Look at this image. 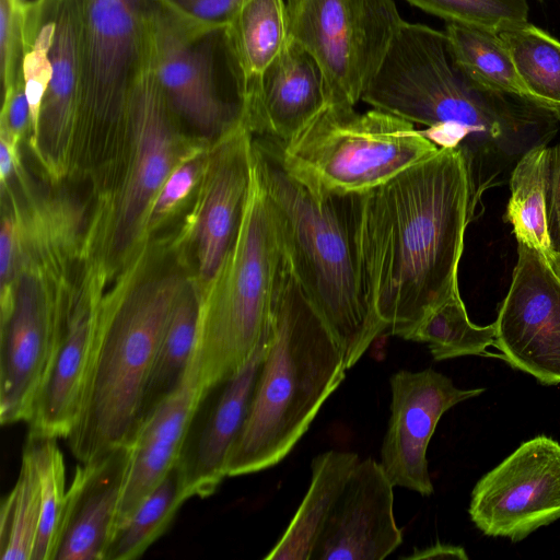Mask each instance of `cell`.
I'll return each instance as SVG.
<instances>
[{
	"instance_id": "6",
	"label": "cell",
	"mask_w": 560,
	"mask_h": 560,
	"mask_svg": "<svg viewBox=\"0 0 560 560\" xmlns=\"http://www.w3.org/2000/svg\"><path fill=\"white\" fill-rule=\"evenodd\" d=\"M285 258L277 218L257 174L235 241L207 291L199 314L192 360L206 392L250 360L270 327Z\"/></svg>"
},
{
	"instance_id": "22",
	"label": "cell",
	"mask_w": 560,
	"mask_h": 560,
	"mask_svg": "<svg viewBox=\"0 0 560 560\" xmlns=\"http://www.w3.org/2000/svg\"><path fill=\"white\" fill-rule=\"evenodd\" d=\"M329 103L319 66L302 47L288 40L250 92L248 127L253 135L283 143Z\"/></svg>"
},
{
	"instance_id": "42",
	"label": "cell",
	"mask_w": 560,
	"mask_h": 560,
	"mask_svg": "<svg viewBox=\"0 0 560 560\" xmlns=\"http://www.w3.org/2000/svg\"><path fill=\"white\" fill-rule=\"evenodd\" d=\"M0 179L2 186H4L7 179L11 176L18 163V142H15L10 136L5 133L0 132Z\"/></svg>"
},
{
	"instance_id": "37",
	"label": "cell",
	"mask_w": 560,
	"mask_h": 560,
	"mask_svg": "<svg viewBox=\"0 0 560 560\" xmlns=\"http://www.w3.org/2000/svg\"><path fill=\"white\" fill-rule=\"evenodd\" d=\"M201 152L202 150L194 148L170 174L151 206L147 221V234L189 195L196 182L201 177L206 164Z\"/></svg>"
},
{
	"instance_id": "13",
	"label": "cell",
	"mask_w": 560,
	"mask_h": 560,
	"mask_svg": "<svg viewBox=\"0 0 560 560\" xmlns=\"http://www.w3.org/2000/svg\"><path fill=\"white\" fill-rule=\"evenodd\" d=\"M494 346L513 369L560 383V276L538 250L517 243L511 284L494 322Z\"/></svg>"
},
{
	"instance_id": "40",
	"label": "cell",
	"mask_w": 560,
	"mask_h": 560,
	"mask_svg": "<svg viewBox=\"0 0 560 560\" xmlns=\"http://www.w3.org/2000/svg\"><path fill=\"white\" fill-rule=\"evenodd\" d=\"M547 220L553 260L560 259V141L550 147Z\"/></svg>"
},
{
	"instance_id": "39",
	"label": "cell",
	"mask_w": 560,
	"mask_h": 560,
	"mask_svg": "<svg viewBox=\"0 0 560 560\" xmlns=\"http://www.w3.org/2000/svg\"><path fill=\"white\" fill-rule=\"evenodd\" d=\"M31 127V110L25 94L22 74L19 75L13 89L3 95L1 112V132L5 133L18 142Z\"/></svg>"
},
{
	"instance_id": "17",
	"label": "cell",
	"mask_w": 560,
	"mask_h": 560,
	"mask_svg": "<svg viewBox=\"0 0 560 560\" xmlns=\"http://www.w3.org/2000/svg\"><path fill=\"white\" fill-rule=\"evenodd\" d=\"M393 483L374 458L359 460L339 494L311 560H383L402 542Z\"/></svg>"
},
{
	"instance_id": "35",
	"label": "cell",
	"mask_w": 560,
	"mask_h": 560,
	"mask_svg": "<svg viewBox=\"0 0 560 560\" xmlns=\"http://www.w3.org/2000/svg\"><path fill=\"white\" fill-rule=\"evenodd\" d=\"M31 2L0 0V74L3 95L19 75L24 51L31 39Z\"/></svg>"
},
{
	"instance_id": "4",
	"label": "cell",
	"mask_w": 560,
	"mask_h": 560,
	"mask_svg": "<svg viewBox=\"0 0 560 560\" xmlns=\"http://www.w3.org/2000/svg\"><path fill=\"white\" fill-rule=\"evenodd\" d=\"M346 370L340 347L285 261L269 345L229 456L228 477L255 474L285 458L345 380Z\"/></svg>"
},
{
	"instance_id": "34",
	"label": "cell",
	"mask_w": 560,
	"mask_h": 560,
	"mask_svg": "<svg viewBox=\"0 0 560 560\" xmlns=\"http://www.w3.org/2000/svg\"><path fill=\"white\" fill-rule=\"evenodd\" d=\"M445 22L481 27L495 33L528 22L526 0H406Z\"/></svg>"
},
{
	"instance_id": "23",
	"label": "cell",
	"mask_w": 560,
	"mask_h": 560,
	"mask_svg": "<svg viewBox=\"0 0 560 560\" xmlns=\"http://www.w3.org/2000/svg\"><path fill=\"white\" fill-rule=\"evenodd\" d=\"M52 9L56 23L50 49L52 74L32 144L46 168L60 175L71 162L78 122L81 1L52 0Z\"/></svg>"
},
{
	"instance_id": "15",
	"label": "cell",
	"mask_w": 560,
	"mask_h": 560,
	"mask_svg": "<svg viewBox=\"0 0 560 560\" xmlns=\"http://www.w3.org/2000/svg\"><path fill=\"white\" fill-rule=\"evenodd\" d=\"M390 416L381 447V466L394 487L423 497L433 493L427 450L441 417L483 388L463 389L446 375L425 369L389 377Z\"/></svg>"
},
{
	"instance_id": "32",
	"label": "cell",
	"mask_w": 560,
	"mask_h": 560,
	"mask_svg": "<svg viewBox=\"0 0 560 560\" xmlns=\"http://www.w3.org/2000/svg\"><path fill=\"white\" fill-rule=\"evenodd\" d=\"M40 521V488L30 451L24 446L20 472L0 511V559L32 560Z\"/></svg>"
},
{
	"instance_id": "18",
	"label": "cell",
	"mask_w": 560,
	"mask_h": 560,
	"mask_svg": "<svg viewBox=\"0 0 560 560\" xmlns=\"http://www.w3.org/2000/svg\"><path fill=\"white\" fill-rule=\"evenodd\" d=\"M269 339L270 327L244 368L212 388L200 405L177 463L189 499L213 494L228 477L229 456L246 420Z\"/></svg>"
},
{
	"instance_id": "3",
	"label": "cell",
	"mask_w": 560,
	"mask_h": 560,
	"mask_svg": "<svg viewBox=\"0 0 560 560\" xmlns=\"http://www.w3.org/2000/svg\"><path fill=\"white\" fill-rule=\"evenodd\" d=\"M285 261L340 347L347 370L384 335L368 302L360 253L365 194H315L283 166L275 141H253Z\"/></svg>"
},
{
	"instance_id": "5",
	"label": "cell",
	"mask_w": 560,
	"mask_h": 560,
	"mask_svg": "<svg viewBox=\"0 0 560 560\" xmlns=\"http://www.w3.org/2000/svg\"><path fill=\"white\" fill-rule=\"evenodd\" d=\"M191 280L165 271L101 300L82 406L67 438L80 463L129 444L162 337Z\"/></svg>"
},
{
	"instance_id": "7",
	"label": "cell",
	"mask_w": 560,
	"mask_h": 560,
	"mask_svg": "<svg viewBox=\"0 0 560 560\" xmlns=\"http://www.w3.org/2000/svg\"><path fill=\"white\" fill-rule=\"evenodd\" d=\"M354 107L329 103L292 139L275 141L287 171L315 194L370 192L439 150L412 122Z\"/></svg>"
},
{
	"instance_id": "9",
	"label": "cell",
	"mask_w": 560,
	"mask_h": 560,
	"mask_svg": "<svg viewBox=\"0 0 560 560\" xmlns=\"http://www.w3.org/2000/svg\"><path fill=\"white\" fill-rule=\"evenodd\" d=\"M82 34L75 140L128 131L137 75L147 50L144 0H80ZM75 145V144H74Z\"/></svg>"
},
{
	"instance_id": "36",
	"label": "cell",
	"mask_w": 560,
	"mask_h": 560,
	"mask_svg": "<svg viewBox=\"0 0 560 560\" xmlns=\"http://www.w3.org/2000/svg\"><path fill=\"white\" fill-rule=\"evenodd\" d=\"M188 35L201 39L221 32L246 0H152Z\"/></svg>"
},
{
	"instance_id": "26",
	"label": "cell",
	"mask_w": 560,
	"mask_h": 560,
	"mask_svg": "<svg viewBox=\"0 0 560 560\" xmlns=\"http://www.w3.org/2000/svg\"><path fill=\"white\" fill-rule=\"evenodd\" d=\"M549 162L548 144L529 149L516 162L509 177L511 194L505 220L517 243L538 250L552 262L547 220Z\"/></svg>"
},
{
	"instance_id": "38",
	"label": "cell",
	"mask_w": 560,
	"mask_h": 560,
	"mask_svg": "<svg viewBox=\"0 0 560 560\" xmlns=\"http://www.w3.org/2000/svg\"><path fill=\"white\" fill-rule=\"evenodd\" d=\"M18 244V224L12 215L5 214L0 232L1 322L9 317L13 307Z\"/></svg>"
},
{
	"instance_id": "31",
	"label": "cell",
	"mask_w": 560,
	"mask_h": 560,
	"mask_svg": "<svg viewBox=\"0 0 560 560\" xmlns=\"http://www.w3.org/2000/svg\"><path fill=\"white\" fill-rule=\"evenodd\" d=\"M409 341L425 343L435 361L490 355L487 348L494 346L495 326L494 323L487 326L474 324L457 292L421 322Z\"/></svg>"
},
{
	"instance_id": "10",
	"label": "cell",
	"mask_w": 560,
	"mask_h": 560,
	"mask_svg": "<svg viewBox=\"0 0 560 560\" xmlns=\"http://www.w3.org/2000/svg\"><path fill=\"white\" fill-rule=\"evenodd\" d=\"M167 101L147 50L132 91L128 132L130 161L116 197L108 234L109 258L122 261L147 235L151 206L173 170L192 151L184 150Z\"/></svg>"
},
{
	"instance_id": "27",
	"label": "cell",
	"mask_w": 560,
	"mask_h": 560,
	"mask_svg": "<svg viewBox=\"0 0 560 560\" xmlns=\"http://www.w3.org/2000/svg\"><path fill=\"white\" fill-rule=\"evenodd\" d=\"M198 314L199 298L192 280L176 304L159 346L144 388L141 422L179 385L194 352Z\"/></svg>"
},
{
	"instance_id": "8",
	"label": "cell",
	"mask_w": 560,
	"mask_h": 560,
	"mask_svg": "<svg viewBox=\"0 0 560 560\" xmlns=\"http://www.w3.org/2000/svg\"><path fill=\"white\" fill-rule=\"evenodd\" d=\"M288 39L319 66L331 103L355 106L406 22L394 0H285Z\"/></svg>"
},
{
	"instance_id": "29",
	"label": "cell",
	"mask_w": 560,
	"mask_h": 560,
	"mask_svg": "<svg viewBox=\"0 0 560 560\" xmlns=\"http://www.w3.org/2000/svg\"><path fill=\"white\" fill-rule=\"evenodd\" d=\"M532 100L560 120V40L528 22L498 33Z\"/></svg>"
},
{
	"instance_id": "14",
	"label": "cell",
	"mask_w": 560,
	"mask_h": 560,
	"mask_svg": "<svg viewBox=\"0 0 560 560\" xmlns=\"http://www.w3.org/2000/svg\"><path fill=\"white\" fill-rule=\"evenodd\" d=\"M44 289L38 270L16 281L13 307L1 322L0 420L28 422L57 350L69 303Z\"/></svg>"
},
{
	"instance_id": "30",
	"label": "cell",
	"mask_w": 560,
	"mask_h": 560,
	"mask_svg": "<svg viewBox=\"0 0 560 560\" xmlns=\"http://www.w3.org/2000/svg\"><path fill=\"white\" fill-rule=\"evenodd\" d=\"M189 500L176 465L114 533L105 560H132L167 529L180 506Z\"/></svg>"
},
{
	"instance_id": "43",
	"label": "cell",
	"mask_w": 560,
	"mask_h": 560,
	"mask_svg": "<svg viewBox=\"0 0 560 560\" xmlns=\"http://www.w3.org/2000/svg\"><path fill=\"white\" fill-rule=\"evenodd\" d=\"M552 267L555 268V270L560 276V259L555 260V262L552 264Z\"/></svg>"
},
{
	"instance_id": "41",
	"label": "cell",
	"mask_w": 560,
	"mask_h": 560,
	"mask_svg": "<svg viewBox=\"0 0 560 560\" xmlns=\"http://www.w3.org/2000/svg\"><path fill=\"white\" fill-rule=\"evenodd\" d=\"M405 559H459L467 560L468 556L465 549L460 546L446 545L438 542L424 549H417L411 556L405 557Z\"/></svg>"
},
{
	"instance_id": "25",
	"label": "cell",
	"mask_w": 560,
	"mask_h": 560,
	"mask_svg": "<svg viewBox=\"0 0 560 560\" xmlns=\"http://www.w3.org/2000/svg\"><path fill=\"white\" fill-rule=\"evenodd\" d=\"M222 34L248 83L255 86L288 44L285 0H246Z\"/></svg>"
},
{
	"instance_id": "2",
	"label": "cell",
	"mask_w": 560,
	"mask_h": 560,
	"mask_svg": "<svg viewBox=\"0 0 560 560\" xmlns=\"http://www.w3.org/2000/svg\"><path fill=\"white\" fill-rule=\"evenodd\" d=\"M361 101L424 127L422 135L438 148L458 150L474 212L525 152L548 144L560 122L529 100L477 83L456 63L445 32L407 21Z\"/></svg>"
},
{
	"instance_id": "12",
	"label": "cell",
	"mask_w": 560,
	"mask_h": 560,
	"mask_svg": "<svg viewBox=\"0 0 560 560\" xmlns=\"http://www.w3.org/2000/svg\"><path fill=\"white\" fill-rule=\"evenodd\" d=\"M470 520L485 535L521 541L560 518V444L544 434L522 443L475 485Z\"/></svg>"
},
{
	"instance_id": "16",
	"label": "cell",
	"mask_w": 560,
	"mask_h": 560,
	"mask_svg": "<svg viewBox=\"0 0 560 560\" xmlns=\"http://www.w3.org/2000/svg\"><path fill=\"white\" fill-rule=\"evenodd\" d=\"M253 141L244 125L213 141L207 152L192 222L198 295L214 280L237 235L253 177Z\"/></svg>"
},
{
	"instance_id": "1",
	"label": "cell",
	"mask_w": 560,
	"mask_h": 560,
	"mask_svg": "<svg viewBox=\"0 0 560 560\" xmlns=\"http://www.w3.org/2000/svg\"><path fill=\"white\" fill-rule=\"evenodd\" d=\"M463 154L439 148L366 192L360 223L364 288L384 334L405 340L459 292L458 265L474 219Z\"/></svg>"
},
{
	"instance_id": "19",
	"label": "cell",
	"mask_w": 560,
	"mask_h": 560,
	"mask_svg": "<svg viewBox=\"0 0 560 560\" xmlns=\"http://www.w3.org/2000/svg\"><path fill=\"white\" fill-rule=\"evenodd\" d=\"M208 394L199 383L196 364L190 358L179 385L142 420L129 443V463L114 533L177 465L197 411Z\"/></svg>"
},
{
	"instance_id": "11",
	"label": "cell",
	"mask_w": 560,
	"mask_h": 560,
	"mask_svg": "<svg viewBox=\"0 0 560 560\" xmlns=\"http://www.w3.org/2000/svg\"><path fill=\"white\" fill-rule=\"evenodd\" d=\"M148 56L172 112L207 139L248 126L249 100L224 94L217 82L215 34L201 46L156 4L147 9Z\"/></svg>"
},
{
	"instance_id": "20",
	"label": "cell",
	"mask_w": 560,
	"mask_h": 560,
	"mask_svg": "<svg viewBox=\"0 0 560 560\" xmlns=\"http://www.w3.org/2000/svg\"><path fill=\"white\" fill-rule=\"evenodd\" d=\"M129 455L126 444L77 465L67 489L55 560H105Z\"/></svg>"
},
{
	"instance_id": "24",
	"label": "cell",
	"mask_w": 560,
	"mask_h": 560,
	"mask_svg": "<svg viewBox=\"0 0 560 560\" xmlns=\"http://www.w3.org/2000/svg\"><path fill=\"white\" fill-rule=\"evenodd\" d=\"M359 460L353 452L336 450L313 458L306 494L265 560H311L328 516Z\"/></svg>"
},
{
	"instance_id": "33",
	"label": "cell",
	"mask_w": 560,
	"mask_h": 560,
	"mask_svg": "<svg viewBox=\"0 0 560 560\" xmlns=\"http://www.w3.org/2000/svg\"><path fill=\"white\" fill-rule=\"evenodd\" d=\"M39 479L40 521L32 560H55L66 502V468L56 439L27 438Z\"/></svg>"
},
{
	"instance_id": "21",
	"label": "cell",
	"mask_w": 560,
	"mask_h": 560,
	"mask_svg": "<svg viewBox=\"0 0 560 560\" xmlns=\"http://www.w3.org/2000/svg\"><path fill=\"white\" fill-rule=\"evenodd\" d=\"M88 290L73 303L28 420V438L67 439L80 415L101 299Z\"/></svg>"
},
{
	"instance_id": "28",
	"label": "cell",
	"mask_w": 560,
	"mask_h": 560,
	"mask_svg": "<svg viewBox=\"0 0 560 560\" xmlns=\"http://www.w3.org/2000/svg\"><path fill=\"white\" fill-rule=\"evenodd\" d=\"M444 32L456 63L469 78L488 89L534 102L498 33L452 22H446Z\"/></svg>"
}]
</instances>
